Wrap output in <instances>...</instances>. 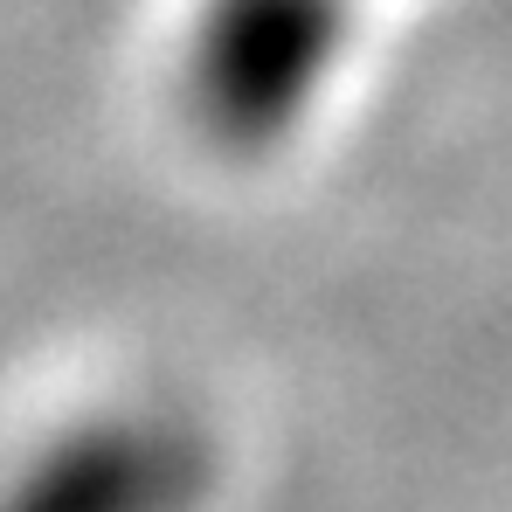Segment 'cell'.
<instances>
[{
    "label": "cell",
    "mask_w": 512,
    "mask_h": 512,
    "mask_svg": "<svg viewBox=\"0 0 512 512\" xmlns=\"http://www.w3.org/2000/svg\"><path fill=\"white\" fill-rule=\"evenodd\" d=\"M346 49V0H208L187 35V104L229 153L305 125Z\"/></svg>",
    "instance_id": "cell-1"
},
{
    "label": "cell",
    "mask_w": 512,
    "mask_h": 512,
    "mask_svg": "<svg viewBox=\"0 0 512 512\" xmlns=\"http://www.w3.org/2000/svg\"><path fill=\"white\" fill-rule=\"evenodd\" d=\"M215 443L180 409H111L49 436L0 478V512H201Z\"/></svg>",
    "instance_id": "cell-2"
}]
</instances>
